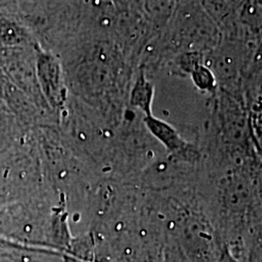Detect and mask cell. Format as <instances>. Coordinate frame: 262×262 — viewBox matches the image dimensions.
Returning a JSON list of instances; mask_svg holds the SVG:
<instances>
[{
	"mask_svg": "<svg viewBox=\"0 0 262 262\" xmlns=\"http://www.w3.org/2000/svg\"><path fill=\"white\" fill-rule=\"evenodd\" d=\"M36 148L28 140L0 158V205L31 196L40 191V163Z\"/></svg>",
	"mask_w": 262,
	"mask_h": 262,
	"instance_id": "cell-1",
	"label": "cell"
},
{
	"mask_svg": "<svg viewBox=\"0 0 262 262\" xmlns=\"http://www.w3.org/2000/svg\"><path fill=\"white\" fill-rule=\"evenodd\" d=\"M0 68L7 77L8 83L39 104L38 93L41 94V92L36 77V66L26 47L1 49Z\"/></svg>",
	"mask_w": 262,
	"mask_h": 262,
	"instance_id": "cell-2",
	"label": "cell"
},
{
	"mask_svg": "<svg viewBox=\"0 0 262 262\" xmlns=\"http://www.w3.org/2000/svg\"><path fill=\"white\" fill-rule=\"evenodd\" d=\"M36 77L39 89L53 108H61L66 100V88L62 69L53 56H37Z\"/></svg>",
	"mask_w": 262,
	"mask_h": 262,
	"instance_id": "cell-3",
	"label": "cell"
},
{
	"mask_svg": "<svg viewBox=\"0 0 262 262\" xmlns=\"http://www.w3.org/2000/svg\"><path fill=\"white\" fill-rule=\"evenodd\" d=\"M144 122L151 134L169 150L181 152V150H185L187 147V144L180 137L178 132L171 125H169L168 123L154 118L152 115L146 116Z\"/></svg>",
	"mask_w": 262,
	"mask_h": 262,
	"instance_id": "cell-4",
	"label": "cell"
},
{
	"mask_svg": "<svg viewBox=\"0 0 262 262\" xmlns=\"http://www.w3.org/2000/svg\"><path fill=\"white\" fill-rule=\"evenodd\" d=\"M28 43L26 30L13 19L0 14V48L26 47Z\"/></svg>",
	"mask_w": 262,
	"mask_h": 262,
	"instance_id": "cell-5",
	"label": "cell"
},
{
	"mask_svg": "<svg viewBox=\"0 0 262 262\" xmlns=\"http://www.w3.org/2000/svg\"><path fill=\"white\" fill-rule=\"evenodd\" d=\"M154 97V88L142 73L134 84L130 95L132 106L140 109L146 116H150V106Z\"/></svg>",
	"mask_w": 262,
	"mask_h": 262,
	"instance_id": "cell-6",
	"label": "cell"
},
{
	"mask_svg": "<svg viewBox=\"0 0 262 262\" xmlns=\"http://www.w3.org/2000/svg\"><path fill=\"white\" fill-rule=\"evenodd\" d=\"M192 78L197 86L202 90H211L215 84V79L212 72L203 66H195L192 72Z\"/></svg>",
	"mask_w": 262,
	"mask_h": 262,
	"instance_id": "cell-7",
	"label": "cell"
},
{
	"mask_svg": "<svg viewBox=\"0 0 262 262\" xmlns=\"http://www.w3.org/2000/svg\"><path fill=\"white\" fill-rule=\"evenodd\" d=\"M219 262H238L235 258H233V256L229 253V252L225 249L223 251V253L221 254V257H220V261Z\"/></svg>",
	"mask_w": 262,
	"mask_h": 262,
	"instance_id": "cell-8",
	"label": "cell"
},
{
	"mask_svg": "<svg viewBox=\"0 0 262 262\" xmlns=\"http://www.w3.org/2000/svg\"><path fill=\"white\" fill-rule=\"evenodd\" d=\"M10 1H12V0H0V6L5 5V4L9 3Z\"/></svg>",
	"mask_w": 262,
	"mask_h": 262,
	"instance_id": "cell-9",
	"label": "cell"
}]
</instances>
